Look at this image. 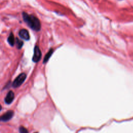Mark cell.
<instances>
[{
    "label": "cell",
    "instance_id": "1",
    "mask_svg": "<svg viewBox=\"0 0 133 133\" xmlns=\"http://www.w3.org/2000/svg\"><path fill=\"white\" fill-rule=\"evenodd\" d=\"M22 15L24 21L32 30L36 31H39L41 30V22L37 17L33 15L28 14L26 12H23Z\"/></svg>",
    "mask_w": 133,
    "mask_h": 133
},
{
    "label": "cell",
    "instance_id": "2",
    "mask_svg": "<svg viewBox=\"0 0 133 133\" xmlns=\"http://www.w3.org/2000/svg\"><path fill=\"white\" fill-rule=\"evenodd\" d=\"M27 77V75L25 73H22L19 74V76L17 77L15 80L14 81V82L12 84L13 87L14 88H17L21 86L22 83L24 82Z\"/></svg>",
    "mask_w": 133,
    "mask_h": 133
},
{
    "label": "cell",
    "instance_id": "3",
    "mask_svg": "<svg viewBox=\"0 0 133 133\" xmlns=\"http://www.w3.org/2000/svg\"><path fill=\"white\" fill-rule=\"evenodd\" d=\"M42 52L38 46L36 45L34 48V54L32 57V61L34 62H39L41 59Z\"/></svg>",
    "mask_w": 133,
    "mask_h": 133
},
{
    "label": "cell",
    "instance_id": "4",
    "mask_svg": "<svg viewBox=\"0 0 133 133\" xmlns=\"http://www.w3.org/2000/svg\"><path fill=\"white\" fill-rule=\"evenodd\" d=\"M14 114V112L13 111H8L0 117V121L1 122H7L13 117Z\"/></svg>",
    "mask_w": 133,
    "mask_h": 133
},
{
    "label": "cell",
    "instance_id": "5",
    "mask_svg": "<svg viewBox=\"0 0 133 133\" xmlns=\"http://www.w3.org/2000/svg\"><path fill=\"white\" fill-rule=\"evenodd\" d=\"M19 36L21 39H24L26 41H29L30 40V34L28 31L25 29H22L18 33Z\"/></svg>",
    "mask_w": 133,
    "mask_h": 133
},
{
    "label": "cell",
    "instance_id": "6",
    "mask_svg": "<svg viewBox=\"0 0 133 133\" xmlns=\"http://www.w3.org/2000/svg\"><path fill=\"white\" fill-rule=\"evenodd\" d=\"M15 94L13 91H9L5 98V102L6 104H10L14 99Z\"/></svg>",
    "mask_w": 133,
    "mask_h": 133
},
{
    "label": "cell",
    "instance_id": "7",
    "mask_svg": "<svg viewBox=\"0 0 133 133\" xmlns=\"http://www.w3.org/2000/svg\"><path fill=\"white\" fill-rule=\"evenodd\" d=\"M7 42L9 43V44L11 46H13L15 45V36L13 32H11L10 33L9 36H8V39H7Z\"/></svg>",
    "mask_w": 133,
    "mask_h": 133
},
{
    "label": "cell",
    "instance_id": "8",
    "mask_svg": "<svg viewBox=\"0 0 133 133\" xmlns=\"http://www.w3.org/2000/svg\"><path fill=\"white\" fill-rule=\"evenodd\" d=\"M53 52H54V50H53V48H51V49H49V50L48 51V53L46 54V55L45 56V57L44 58V60H43V63H44L47 62L48 61V60L50 58V57H51L52 54H53Z\"/></svg>",
    "mask_w": 133,
    "mask_h": 133
},
{
    "label": "cell",
    "instance_id": "9",
    "mask_svg": "<svg viewBox=\"0 0 133 133\" xmlns=\"http://www.w3.org/2000/svg\"><path fill=\"white\" fill-rule=\"evenodd\" d=\"M15 43L16 45V47L18 49H20L22 48V47L24 45V42L19 38H17L15 39Z\"/></svg>",
    "mask_w": 133,
    "mask_h": 133
},
{
    "label": "cell",
    "instance_id": "10",
    "mask_svg": "<svg viewBox=\"0 0 133 133\" xmlns=\"http://www.w3.org/2000/svg\"><path fill=\"white\" fill-rule=\"evenodd\" d=\"M19 133H29L27 129L24 128V126H20L19 128Z\"/></svg>",
    "mask_w": 133,
    "mask_h": 133
},
{
    "label": "cell",
    "instance_id": "11",
    "mask_svg": "<svg viewBox=\"0 0 133 133\" xmlns=\"http://www.w3.org/2000/svg\"><path fill=\"white\" fill-rule=\"evenodd\" d=\"M2 106H1V105H0V111H1V110H2Z\"/></svg>",
    "mask_w": 133,
    "mask_h": 133
},
{
    "label": "cell",
    "instance_id": "12",
    "mask_svg": "<svg viewBox=\"0 0 133 133\" xmlns=\"http://www.w3.org/2000/svg\"></svg>",
    "mask_w": 133,
    "mask_h": 133
}]
</instances>
